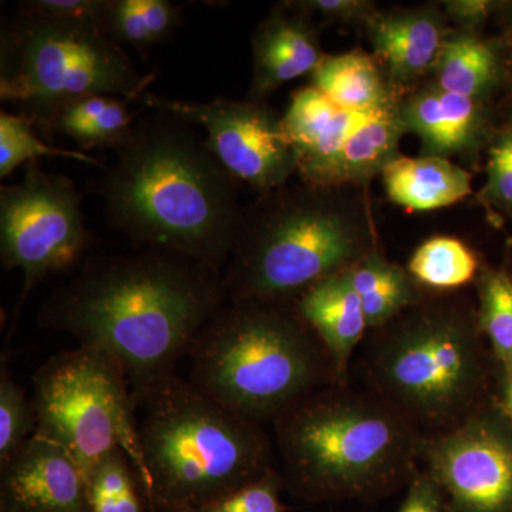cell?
<instances>
[{
    "mask_svg": "<svg viewBox=\"0 0 512 512\" xmlns=\"http://www.w3.org/2000/svg\"><path fill=\"white\" fill-rule=\"evenodd\" d=\"M481 201L512 218V123L495 134L488 148L487 184Z\"/></svg>",
    "mask_w": 512,
    "mask_h": 512,
    "instance_id": "cell-32",
    "label": "cell"
},
{
    "mask_svg": "<svg viewBox=\"0 0 512 512\" xmlns=\"http://www.w3.org/2000/svg\"><path fill=\"white\" fill-rule=\"evenodd\" d=\"M100 25L117 45L147 52L183 25L180 8L168 0H106Z\"/></svg>",
    "mask_w": 512,
    "mask_h": 512,
    "instance_id": "cell-25",
    "label": "cell"
},
{
    "mask_svg": "<svg viewBox=\"0 0 512 512\" xmlns=\"http://www.w3.org/2000/svg\"><path fill=\"white\" fill-rule=\"evenodd\" d=\"M396 512H448L439 484L426 470H419L407 485L406 497Z\"/></svg>",
    "mask_w": 512,
    "mask_h": 512,
    "instance_id": "cell-34",
    "label": "cell"
},
{
    "mask_svg": "<svg viewBox=\"0 0 512 512\" xmlns=\"http://www.w3.org/2000/svg\"><path fill=\"white\" fill-rule=\"evenodd\" d=\"M37 436L66 448L87 478L117 448L126 451L141 488L147 481L126 372L101 350L79 348L50 357L33 377Z\"/></svg>",
    "mask_w": 512,
    "mask_h": 512,
    "instance_id": "cell-9",
    "label": "cell"
},
{
    "mask_svg": "<svg viewBox=\"0 0 512 512\" xmlns=\"http://www.w3.org/2000/svg\"><path fill=\"white\" fill-rule=\"evenodd\" d=\"M251 43L249 100L266 101L284 84L311 76L325 57L312 16L296 2L276 5L255 29Z\"/></svg>",
    "mask_w": 512,
    "mask_h": 512,
    "instance_id": "cell-15",
    "label": "cell"
},
{
    "mask_svg": "<svg viewBox=\"0 0 512 512\" xmlns=\"http://www.w3.org/2000/svg\"><path fill=\"white\" fill-rule=\"evenodd\" d=\"M363 28L373 47L372 55L402 97L407 86L431 74L450 33L446 13L433 5L390 12L377 9Z\"/></svg>",
    "mask_w": 512,
    "mask_h": 512,
    "instance_id": "cell-16",
    "label": "cell"
},
{
    "mask_svg": "<svg viewBox=\"0 0 512 512\" xmlns=\"http://www.w3.org/2000/svg\"><path fill=\"white\" fill-rule=\"evenodd\" d=\"M284 477L275 468L265 476L192 512H285L281 501Z\"/></svg>",
    "mask_w": 512,
    "mask_h": 512,
    "instance_id": "cell-31",
    "label": "cell"
},
{
    "mask_svg": "<svg viewBox=\"0 0 512 512\" xmlns=\"http://www.w3.org/2000/svg\"><path fill=\"white\" fill-rule=\"evenodd\" d=\"M285 487L305 501H375L409 485L424 436L365 389L323 387L274 421Z\"/></svg>",
    "mask_w": 512,
    "mask_h": 512,
    "instance_id": "cell-3",
    "label": "cell"
},
{
    "mask_svg": "<svg viewBox=\"0 0 512 512\" xmlns=\"http://www.w3.org/2000/svg\"><path fill=\"white\" fill-rule=\"evenodd\" d=\"M70 158L84 164L104 168L97 158L82 151L64 150L43 143L33 124L26 117L2 111L0 113V178L9 177L20 165L33 163L39 158Z\"/></svg>",
    "mask_w": 512,
    "mask_h": 512,
    "instance_id": "cell-29",
    "label": "cell"
},
{
    "mask_svg": "<svg viewBox=\"0 0 512 512\" xmlns=\"http://www.w3.org/2000/svg\"><path fill=\"white\" fill-rule=\"evenodd\" d=\"M227 302L221 271L148 248L93 256L76 279L47 299L39 326L114 357L138 406L177 375L181 357Z\"/></svg>",
    "mask_w": 512,
    "mask_h": 512,
    "instance_id": "cell-1",
    "label": "cell"
},
{
    "mask_svg": "<svg viewBox=\"0 0 512 512\" xmlns=\"http://www.w3.org/2000/svg\"><path fill=\"white\" fill-rule=\"evenodd\" d=\"M407 128L400 116V103L377 110L350 136L340 156L336 187L365 188L382 175L400 154V141Z\"/></svg>",
    "mask_w": 512,
    "mask_h": 512,
    "instance_id": "cell-22",
    "label": "cell"
},
{
    "mask_svg": "<svg viewBox=\"0 0 512 512\" xmlns=\"http://www.w3.org/2000/svg\"><path fill=\"white\" fill-rule=\"evenodd\" d=\"M500 396L495 406L512 424V370L501 369Z\"/></svg>",
    "mask_w": 512,
    "mask_h": 512,
    "instance_id": "cell-36",
    "label": "cell"
},
{
    "mask_svg": "<svg viewBox=\"0 0 512 512\" xmlns=\"http://www.w3.org/2000/svg\"><path fill=\"white\" fill-rule=\"evenodd\" d=\"M400 116L407 133L420 138L423 156H474L487 131L484 101L444 92L431 82L400 100Z\"/></svg>",
    "mask_w": 512,
    "mask_h": 512,
    "instance_id": "cell-17",
    "label": "cell"
},
{
    "mask_svg": "<svg viewBox=\"0 0 512 512\" xmlns=\"http://www.w3.org/2000/svg\"><path fill=\"white\" fill-rule=\"evenodd\" d=\"M365 311L369 329L380 328L424 298L423 286L407 269L376 249L348 271Z\"/></svg>",
    "mask_w": 512,
    "mask_h": 512,
    "instance_id": "cell-23",
    "label": "cell"
},
{
    "mask_svg": "<svg viewBox=\"0 0 512 512\" xmlns=\"http://www.w3.org/2000/svg\"><path fill=\"white\" fill-rule=\"evenodd\" d=\"M421 461L448 512H512V424L497 406L426 437Z\"/></svg>",
    "mask_w": 512,
    "mask_h": 512,
    "instance_id": "cell-12",
    "label": "cell"
},
{
    "mask_svg": "<svg viewBox=\"0 0 512 512\" xmlns=\"http://www.w3.org/2000/svg\"><path fill=\"white\" fill-rule=\"evenodd\" d=\"M441 5L447 19L467 32H476L498 8V3L491 0H447Z\"/></svg>",
    "mask_w": 512,
    "mask_h": 512,
    "instance_id": "cell-35",
    "label": "cell"
},
{
    "mask_svg": "<svg viewBox=\"0 0 512 512\" xmlns=\"http://www.w3.org/2000/svg\"><path fill=\"white\" fill-rule=\"evenodd\" d=\"M146 503L136 470L121 448L89 474L90 512H146Z\"/></svg>",
    "mask_w": 512,
    "mask_h": 512,
    "instance_id": "cell-28",
    "label": "cell"
},
{
    "mask_svg": "<svg viewBox=\"0 0 512 512\" xmlns=\"http://www.w3.org/2000/svg\"><path fill=\"white\" fill-rule=\"evenodd\" d=\"M372 113L340 109L311 84L295 90L282 123L295 153L301 183L335 188L343 148Z\"/></svg>",
    "mask_w": 512,
    "mask_h": 512,
    "instance_id": "cell-14",
    "label": "cell"
},
{
    "mask_svg": "<svg viewBox=\"0 0 512 512\" xmlns=\"http://www.w3.org/2000/svg\"><path fill=\"white\" fill-rule=\"evenodd\" d=\"M431 74V83L444 92L485 101L500 79V56L494 43L476 32H450Z\"/></svg>",
    "mask_w": 512,
    "mask_h": 512,
    "instance_id": "cell-21",
    "label": "cell"
},
{
    "mask_svg": "<svg viewBox=\"0 0 512 512\" xmlns=\"http://www.w3.org/2000/svg\"><path fill=\"white\" fill-rule=\"evenodd\" d=\"M477 255L460 239L434 237L413 252L407 271L423 288L453 291L477 278Z\"/></svg>",
    "mask_w": 512,
    "mask_h": 512,
    "instance_id": "cell-26",
    "label": "cell"
},
{
    "mask_svg": "<svg viewBox=\"0 0 512 512\" xmlns=\"http://www.w3.org/2000/svg\"><path fill=\"white\" fill-rule=\"evenodd\" d=\"M153 110L168 111L207 131V146L238 183L258 194L275 190L298 174L282 117L266 101L214 99L205 103L144 94Z\"/></svg>",
    "mask_w": 512,
    "mask_h": 512,
    "instance_id": "cell-11",
    "label": "cell"
},
{
    "mask_svg": "<svg viewBox=\"0 0 512 512\" xmlns=\"http://www.w3.org/2000/svg\"><path fill=\"white\" fill-rule=\"evenodd\" d=\"M148 510L192 512L274 468L262 424L232 412L177 375L140 403ZM138 404V406H140Z\"/></svg>",
    "mask_w": 512,
    "mask_h": 512,
    "instance_id": "cell-7",
    "label": "cell"
},
{
    "mask_svg": "<svg viewBox=\"0 0 512 512\" xmlns=\"http://www.w3.org/2000/svg\"><path fill=\"white\" fill-rule=\"evenodd\" d=\"M150 512H156V511L150 510Z\"/></svg>",
    "mask_w": 512,
    "mask_h": 512,
    "instance_id": "cell-37",
    "label": "cell"
},
{
    "mask_svg": "<svg viewBox=\"0 0 512 512\" xmlns=\"http://www.w3.org/2000/svg\"><path fill=\"white\" fill-rule=\"evenodd\" d=\"M483 339L478 312L464 299L426 293L373 329L357 373L363 389L434 436L485 406Z\"/></svg>",
    "mask_w": 512,
    "mask_h": 512,
    "instance_id": "cell-5",
    "label": "cell"
},
{
    "mask_svg": "<svg viewBox=\"0 0 512 512\" xmlns=\"http://www.w3.org/2000/svg\"><path fill=\"white\" fill-rule=\"evenodd\" d=\"M141 76L99 19L50 15L20 2L0 33V97L45 128L66 104L87 96L130 101L146 94Z\"/></svg>",
    "mask_w": 512,
    "mask_h": 512,
    "instance_id": "cell-8",
    "label": "cell"
},
{
    "mask_svg": "<svg viewBox=\"0 0 512 512\" xmlns=\"http://www.w3.org/2000/svg\"><path fill=\"white\" fill-rule=\"evenodd\" d=\"M128 101L104 94L74 100L53 114L45 130L73 138L84 150H117L136 123Z\"/></svg>",
    "mask_w": 512,
    "mask_h": 512,
    "instance_id": "cell-24",
    "label": "cell"
},
{
    "mask_svg": "<svg viewBox=\"0 0 512 512\" xmlns=\"http://www.w3.org/2000/svg\"><path fill=\"white\" fill-rule=\"evenodd\" d=\"M36 433L32 400L2 367L0 373V466L5 464Z\"/></svg>",
    "mask_w": 512,
    "mask_h": 512,
    "instance_id": "cell-30",
    "label": "cell"
},
{
    "mask_svg": "<svg viewBox=\"0 0 512 512\" xmlns=\"http://www.w3.org/2000/svg\"><path fill=\"white\" fill-rule=\"evenodd\" d=\"M195 127L151 109L92 188L103 198L107 222L137 247L175 252L222 272L241 220L239 183Z\"/></svg>",
    "mask_w": 512,
    "mask_h": 512,
    "instance_id": "cell-2",
    "label": "cell"
},
{
    "mask_svg": "<svg viewBox=\"0 0 512 512\" xmlns=\"http://www.w3.org/2000/svg\"><path fill=\"white\" fill-rule=\"evenodd\" d=\"M377 247L359 187L285 184L242 208L224 274L228 301H295Z\"/></svg>",
    "mask_w": 512,
    "mask_h": 512,
    "instance_id": "cell-4",
    "label": "cell"
},
{
    "mask_svg": "<svg viewBox=\"0 0 512 512\" xmlns=\"http://www.w3.org/2000/svg\"><path fill=\"white\" fill-rule=\"evenodd\" d=\"M299 8L319 16L328 23H362L376 12V3L369 0H299Z\"/></svg>",
    "mask_w": 512,
    "mask_h": 512,
    "instance_id": "cell-33",
    "label": "cell"
},
{
    "mask_svg": "<svg viewBox=\"0 0 512 512\" xmlns=\"http://www.w3.org/2000/svg\"><path fill=\"white\" fill-rule=\"evenodd\" d=\"M311 86L340 109L355 113L396 106L403 99L373 55L355 49L323 57L311 74Z\"/></svg>",
    "mask_w": 512,
    "mask_h": 512,
    "instance_id": "cell-20",
    "label": "cell"
},
{
    "mask_svg": "<svg viewBox=\"0 0 512 512\" xmlns=\"http://www.w3.org/2000/svg\"><path fill=\"white\" fill-rule=\"evenodd\" d=\"M380 177L390 201L416 212L450 207L473 192L466 168L441 157L400 156Z\"/></svg>",
    "mask_w": 512,
    "mask_h": 512,
    "instance_id": "cell-19",
    "label": "cell"
},
{
    "mask_svg": "<svg viewBox=\"0 0 512 512\" xmlns=\"http://www.w3.org/2000/svg\"><path fill=\"white\" fill-rule=\"evenodd\" d=\"M0 468V512H90L89 478L55 441L35 434Z\"/></svg>",
    "mask_w": 512,
    "mask_h": 512,
    "instance_id": "cell-13",
    "label": "cell"
},
{
    "mask_svg": "<svg viewBox=\"0 0 512 512\" xmlns=\"http://www.w3.org/2000/svg\"><path fill=\"white\" fill-rule=\"evenodd\" d=\"M188 355L192 384L259 424L340 384L328 350L293 301H228Z\"/></svg>",
    "mask_w": 512,
    "mask_h": 512,
    "instance_id": "cell-6",
    "label": "cell"
},
{
    "mask_svg": "<svg viewBox=\"0 0 512 512\" xmlns=\"http://www.w3.org/2000/svg\"><path fill=\"white\" fill-rule=\"evenodd\" d=\"M293 302L328 350L340 384H348L350 360L369 330L348 271L323 279Z\"/></svg>",
    "mask_w": 512,
    "mask_h": 512,
    "instance_id": "cell-18",
    "label": "cell"
},
{
    "mask_svg": "<svg viewBox=\"0 0 512 512\" xmlns=\"http://www.w3.org/2000/svg\"><path fill=\"white\" fill-rule=\"evenodd\" d=\"M80 192L70 178L26 164L22 183L0 190V258L22 269L23 302L33 285L73 265L89 245Z\"/></svg>",
    "mask_w": 512,
    "mask_h": 512,
    "instance_id": "cell-10",
    "label": "cell"
},
{
    "mask_svg": "<svg viewBox=\"0 0 512 512\" xmlns=\"http://www.w3.org/2000/svg\"><path fill=\"white\" fill-rule=\"evenodd\" d=\"M478 298L481 332L501 369L512 370V275L503 269H483L478 275Z\"/></svg>",
    "mask_w": 512,
    "mask_h": 512,
    "instance_id": "cell-27",
    "label": "cell"
}]
</instances>
